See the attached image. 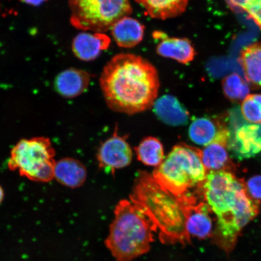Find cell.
<instances>
[{
    "label": "cell",
    "mask_w": 261,
    "mask_h": 261,
    "mask_svg": "<svg viewBox=\"0 0 261 261\" xmlns=\"http://www.w3.org/2000/svg\"><path fill=\"white\" fill-rule=\"evenodd\" d=\"M100 86L107 106L115 112L134 114L151 109L158 99V70L138 55H115L103 67Z\"/></svg>",
    "instance_id": "1"
},
{
    "label": "cell",
    "mask_w": 261,
    "mask_h": 261,
    "mask_svg": "<svg viewBox=\"0 0 261 261\" xmlns=\"http://www.w3.org/2000/svg\"><path fill=\"white\" fill-rule=\"evenodd\" d=\"M186 208V231L189 238L205 239L213 236L212 212L205 202L198 203L191 194L184 196Z\"/></svg>",
    "instance_id": "8"
},
{
    "label": "cell",
    "mask_w": 261,
    "mask_h": 261,
    "mask_svg": "<svg viewBox=\"0 0 261 261\" xmlns=\"http://www.w3.org/2000/svg\"><path fill=\"white\" fill-rule=\"evenodd\" d=\"M106 244L117 261H132L148 252L156 227L144 211L123 200L116 205Z\"/></svg>",
    "instance_id": "4"
},
{
    "label": "cell",
    "mask_w": 261,
    "mask_h": 261,
    "mask_svg": "<svg viewBox=\"0 0 261 261\" xmlns=\"http://www.w3.org/2000/svg\"><path fill=\"white\" fill-rule=\"evenodd\" d=\"M130 201L142 208L159 231L162 242L166 244L189 242L186 231L185 202L166 191L152 175L142 172L136 181Z\"/></svg>",
    "instance_id": "3"
},
{
    "label": "cell",
    "mask_w": 261,
    "mask_h": 261,
    "mask_svg": "<svg viewBox=\"0 0 261 261\" xmlns=\"http://www.w3.org/2000/svg\"><path fill=\"white\" fill-rule=\"evenodd\" d=\"M239 63L248 83L254 87L261 88V42L244 48Z\"/></svg>",
    "instance_id": "20"
},
{
    "label": "cell",
    "mask_w": 261,
    "mask_h": 261,
    "mask_svg": "<svg viewBox=\"0 0 261 261\" xmlns=\"http://www.w3.org/2000/svg\"><path fill=\"white\" fill-rule=\"evenodd\" d=\"M207 174L201 150L179 144L172 149L152 175L162 188L181 197L189 194L191 189L200 187Z\"/></svg>",
    "instance_id": "5"
},
{
    "label": "cell",
    "mask_w": 261,
    "mask_h": 261,
    "mask_svg": "<svg viewBox=\"0 0 261 261\" xmlns=\"http://www.w3.org/2000/svg\"><path fill=\"white\" fill-rule=\"evenodd\" d=\"M87 175L86 167L76 159L65 158L55 163L54 179L64 187L71 189L81 187L86 180Z\"/></svg>",
    "instance_id": "15"
},
{
    "label": "cell",
    "mask_w": 261,
    "mask_h": 261,
    "mask_svg": "<svg viewBox=\"0 0 261 261\" xmlns=\"http://www.w3.org/2000/svg\"><path fill=\"white\" fill-rule=\"evenodd\" d=\"M152 107L159 119L168 125L181 126L188 122V111L174 96L165 95L158 98Z\"/></svg>",
    "instance_id": "16"
},
{
    "label": "cell",
    "mask_w": 261,
    "mask_h": 261,
    "mask_svg": "<svg viewBox=\"0 0 261 261\" xmlns=\"http://www.w3.org/2000/svg\"><path fill=\"white\" fill-rule=\"evenodd\" d=\"M232 8L246 12L261 29V0H227Z\"/></svg>",
    "instance_id": "24"
},
{
    "label": "cell",
    "mask_w": 261,
    "mask_h": 261,
    "mask_svg": "<svg viewBox=\"0 0 261 261\" xmlns=\"http://www.w3.org/2000/svg\"><path fill=\"white\" fill-rule=\"evenodd\" d=\"M111 31L119 47L129 48L136 46L143 40L145 26L138 19L125 16L113 26Z\"/></svg>",
    "instance_id": "17"
},
{
    "label": "cell",
    "mask_w": 261,
    "mask_h": 261,
    "mask_svg": "<svg viewBox=\"0 0 261 261\" xmlns=\"http://www.w3.org/2000/svg\"><path fill=\"white\" fill-rule=\"evenodd\" d=\"M90 74L86 71L77 68H67L57 75L54 87L61 96L68 99L81 95L89 87Z\"/></svg>",
    "instance_id": "14"
},
{
    "label": "cell",
    "mask_w": 261,
    "mask_h": 261,
    "mask_svg": "<svg viewBox=\"0 0 261 261\" xmlns=\"http://www.w3.org/2000/svg\"><path fill=\"white\" fill-rule=\"evenodd\" d=\"M20 1L28 5L39 6L43 4L47 0H20Z\"/></svg>",
    "instance_id": "26"
},
{
    "label": "cell",
    "mask_w": 261,
    "mask_h": 261,
    "mask_svg": "<svg viewBox=\"0 0 261 261\" xmlns=\"http://www.w3.org/2000/svg\"><path fill=\"white\" fill-rule=\"evenodd\" d=\"M228 142H215L201 150L202 162L207 172L234 170V165L228 154Z\"/></svg>",
    "instance_id": "18"
},
{
    "label": "cell",
    "mask_w": 261,
    "mask_h": 261,
    "mask_svg": "<svg viewBox=\"0 0 261 261\" xmlns=\"http://www.w3.org/2000/svg\"><path fill=\"white\" fill-rule=\"evenodd\" d=\"M151 18L165 19L177 17L184 13L189 0H135Z\"/></svg>",
    "instance_id": "19"
},
{
    "label": "cell",
    "mask_w": 261,
    "mask_h": 261,
    "mask_svg": "<svg viewBox=\"0 0 261 261\" xmlns=\"http://www.w3.org/2000/svg\"><path fill=\"white\" fill-rule=\"evenodd\" d=\"M228 148L241 158H250L261 152V126L246 124L234 130Z\"/></svg>",
    "instance_id": "12"
},
{
    "label": "cell",
    "mask_w": 261,
    "mask_h": 261,
    "mask_svg": "<svg viewBox=\"0 0 261 261\" xmlns=\"http://www.w3.org/2000/svg\"><path fill=\"white\" fill-rule=\"evenodd\" d=\"M152 36L159 41L156 52L160 56L172 59L184 64L194 60L196 52L188 39L169 37L161 31H154Z\"/></svg>",
    "instance_id": "11"
},
{
    "label": "cell",
    "mask_w": 261,
    "mask_h": 261,
    "mask_svg": "<svg viewBox=\"0 0 261 261\" xmlns=\"http://www.w3.org/2000/svg\"><path fill=\"white\" fill-rule=\"evenodd\" d=\"M189 136L196 144L207 146L215 142H229L230 132L223 120L201 117L191 123Z\"/></svg>",
    "instance_id": "10"
},
{
    "label": "cell",
    "mask_w": 261,
    "mask_h": 261,
    "mask_svg": "<svg viewBox=\"0 0 261 261\" xmlns=\"http://www.w3.org/2000/svg\"><path fill=\"white\" fill-rule=\"evenodd\" d=\"M5 198V191L3 190V188L2 186L0 185V204L2 203L3 200Z\"/></svg>",
    "instance_id": "27"
},
{
    "label": "cell",
    "mask_w": 261,
    "mask_h": 261,
    "mask_svg": "<svg viewBox=\"0 0 261 261\" xmlns=\"http://www.w3.org/2000/svg\"><path fill=\"white\" fill-rule=\"evenodd\" d=\"M199 188L205 203L216 216L215 241L230 252L241 230L258 214L259 201L250 197L246 182L232 172H208Z\"/></svg>",
    "instance_id": "2"
},
{
    "label": "cell",
    "mask_w": 261,
    "mask_h": 261,
    "mask_svg": "<svg viewBox=\"0 0 261 261\" xmlns=\"http://www.w3.org/2000/svg\"><path fill=\"white\" fill-rule=\"evenodd\" d=\"M248 194L254 200H261V175H256L250 178L246 184Z\"/></svg>",
    "instance_id": "25"
},
{
    "label": "cell",
    "mask_w": 261,
    "mask_h": 261,
    "mask_svg": "<svg viewBox=\"0 0 261 261\" xmlns=\"http://www.w3.org/2000/svg\"><path fill=\"white\" fill-rule=\"evenodd\" d=\"M135 150L139 161L147 166L158 167L165 159L162 143L153 137L143 139Z\"/></svg>",
    "instance_id": "21"
},
{
    "label": "cell",
    "mask_w": 261,
    "mask_h": 261,
    "mask_svg": "<svg viewBox=\"0 0 261 261\" xmlns=\"http://www.w3.org/2000/svg\"><path fill=\"white\" fill-rule=\"evenodd\" d=\"M110 43V38L104 33L84 31L74 38L72 50L80 60L91 61L107 50Z\"/></svg>",
    "instance_id": "13"
},
{
    "label": "cell",
    "mask_w": 261,
    "mask_h": 261,
    "mask_svg": "<svg viewBox=\"0 0 261 261\" xmlns=\"http://www.w3.org/2000/svg\"><path fill=\"white\" fill-rule=\"evenodd\" d=\"M241 113L248 122L261 123V94H249L245 98L241 104Z\"/></svg>",
    "instance_id": "23"
},
{
    "label": "cell",
    "mask_w": 261,
    "mask_h": 261,
    "mask_svg": "<svg viewBox=\"0 0 261 261\" xmlns=\"http://www.w3.org/2000/svg\"><path fill=\"white\" fill-rule=\"evenodd\" d=\"M132 159V149L126 137L120 136L117 132L102 143L97 153L100 168L113 174L116 169L130 165Z\"/></svg>",
    "instance_id": "9"
},
{
    "label": "cell",
    "mask_w": 261,
    "mask_h": 261,
    "mask_svg": "<svg viewBox=\"0 0 261 261\" xmlns=\"http://www.w3.org/2000/svg\"><path fill=\"white\" fill-rule=\"evenodd\" d=\"M68 5L73 27L104 34L133 12L129 0H68Z\"/></svg>",
    "instance_id": "7"
},
{
    "label": "cell",
    "mask_w": 261,
    "mask_h": 261,
    "mask_svg": "<svg viewBox=\"0 0 261 261\" xmlns=\"http://www.w3.org/2000/svg\"><path fill=\"white\" fill-rule=\"evenodd\" d=\"M55 149L50 139L35 137L19 140L13 147L8 162L9 170L35 182L54 179Z\"/></svg>",
    "instance_id": "6"
},
{
    "label": "cell",
    "mask_w": 261,
    "mask_h": 261,
    "mask_svg": "<svg viewBox=\"0 0 261 261\" xmlns=\"http://www.w3.org/2000/svg\"><path fill=\"white\" fill-rule=\"evenodd\" d=\"M224 95L233 101L243 100L249 94V87L239 74L228 75L223 81Z\"/></svg>",
    "instance_id": "22"
}]
</instances>
